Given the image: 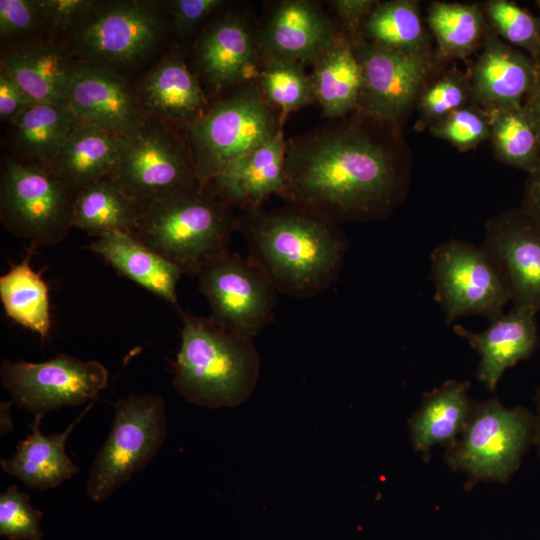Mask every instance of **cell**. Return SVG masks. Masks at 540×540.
I'll return each mask as SVG.
<instances>
[{"instance_id": "cell-1", "label": "cell", "mask_w": 540, "mask_h": 540, "mask_svg": "<svg viewBox=\"0 0 540 540\" xmlns=\"http://www.w3.org/2000/svg\"><path fill=\"white\" fill-rule=\"evenodd\" d=\"M393 126L357 109L286 139L280 198L336 225L385 217L405 189Z\"/></svg>"}, {"instance_id": "cell-2", "label": "cell", "mask_w": 540, "mask_h": 540, "mask_svg": "<svg viewBox=\"0 0 540 540\" xmlns=\"http://www.w3.org/2000/svg\"><path fill=\"white\" fill-rule=\"evenodd\" d=\"M236 230L247 241L248 258L278 292L310 298L336 279L346 241L336 224L288 204L237 216Z\"/></svg>"}, {"instance_id": "cell-3", "label": "cell", "mask_w": 540, "mask_h": 540, "mask_svg": "<svg viewBox=\"0 0 540 540\" xmlns=\"http://www.w3.org/2000/svg\"><path fill=\"white\" fill-rule=\"evenodd\" d=\"M182 320L181 343L172 384L186 401L207 407H235L253 393L260 357L253 339L234 333L209 317L176 309Z\"/></svg>"}, {"instance_id": "cell-4", "label": "cell", "mask_w": 540, "mask_h": 540, "mask_svg": "<svg viewBox=\"0 0 540 540\" xmlns=\"http://www.w3.org/2000/svg\"><path fill=\"white\" fill-rule=\"evenodd\" d=\"M236 224L234 208L199 183L142 205L132 235L183 275L197 277L228 251Z\"/></svg>"}, {"instance_id": "cell-5", "label": "cell", "mask_w": 540, "mask_h": 540, "mask_svg": "<svg viewBox=\"0 0 540 540\" xmlns=\"http://www.w3.org/2000/svg\"><path fill=\"white\" fill-rule=\"evenodd\" d=\"M279 113L255 81L230 90L186 128L197 177L205 185L231 163L283 131Z\"/></svg>"}, {"instance_id": "cell-6", "label": "cell", "mask_w": 540, "mask_h": 540, "mask_svg": "<svg viewBox=\"0 0 540 540\" xmlns=\"http://www.w3.org/2000/svg\"><path fill=\"white\" fill-rule=\"evenodd\" d=\"M77 189L48 168L5 157L0 174V219L14 236L31 246L62 242L72 226Z\"/></svg>"}, {"instance_id": "cell-7", "label": "cell", "mask_w": 540, "mask_h": 540, "mask_svg": "<svg viewBox=\"0 0 540 540\" xmlns=\"http://www.w3.org/2000/svg\"><path fill=\"white\" fill-rule=\"evenodd\" d=\"M534 415L526 408L505 407L497 398L472 406L469 419L445 459L454 471L480 481L504 483L519 468L533 441Z\"/></svg>"}, {"instance_id": "cell-8", "label": "cell", "mask_w": 540, "mask_h": 540, "mask_svg": "<svg viewBox=\"0 0 540 540\" xmlns=\"http://www.w3.org/2000/svg\"><path fill=\"white\" fill-rule=\"evenodd\" d=\"M107 439L89 469L85 491L93 501L110 497L155 457L167 436L165 401L159 395H135L114 404Z\"/></svg>"}, {"instance_id": "cell-9", "label": "cell", "mask_w": 540, "mask_h": 540, "mask_svg": "<svg viewBox=\"0 0 540 540\" xmlns=\"http://www.w3.org/2000/svg\"><path fill=\"white\" fill-rule=\"evenodd\" d=\"M110 176L141 206L201 183L187 139L164 121L147 120L136 135L124 138Z\"/></svg>"}, {"instance_id": "cell-10", "label": "cell", "mask_w": 540, "mask_h": 540, "mask_svg": "<svg viewBox=\"0 0 540 540\" xmlns=\"http://www.w3.org/2000/svg\"><path fill=\"white\" fill-rule=\"evenodd\" d=\"M435 298L451 323L466 315L494 321L510 301L505 281L482 246L450 239L431 253Z\"/></svg>"}, {"instance_id": "cell-11", "label": "cell", "mask_w": 540, "mask_h": 540, "mask_svg": "<svg viewBox=\"0 0 540 540\" xmlns=\"http://www.w3.org/2000/svg\"><path fill=\"white\" fill-rule=\"evenodd\" d=\"M0 375L11 401L33 416L85 404L106 387L109 377L102 363L66 354L36 363L2 361Z\"/></svg>"}, {"instance_id": "cell-12", "label": "cell", "mask_w": 540, "mask_h": 540, "mask_svg": "<svg viewBox=\"0 0 540 540\" xmlns=\"http://www.w3.org/2000/svg\"><path fill=\"white\" fill-rule=\"evenodd\" d=\"M197 278L218 325L253 339L273 321L277 290L249 258L227 251Z\"/></svg>"}, {"instance_id": "cell-13", "label": "cell", "mask_w": 540, "mask_h": 540, "mask_svg": "<svg viewBox=\"0 0 540 540\" xmlns=\"http://www.w3.org/2000/svg\"><path fill=\"white\" fill-rule=\"evenodd\" d=\"M354 51L361 67L358 110L395 125L418 97L433 67L432 53L387 49L357 40Z\"/></svg>"}, {"instance_id": "cell-14", "label": "cell", "mask_w": 540, "mask_h": 540, "mask_svg": "<svg viewBox=\"0 0 540 540\" xmlns=\"http://www.w3.org/2000/svg\"><path fill=\"white\" fill-rule=\"evenodd\" d=\"M197 77L215 95L254 81L261 65L258 20L232 9L210 24L195 46Z\"/></svg>"}, {"instance_id": "cell-15", "label": "cell", "mask_w": 540, "mask_h": 540, "mask_svg": "<svg viewBox=\"0 0 540 540\" xmlns=\"http://www.w3.org/2000/svg\"><path fill=\"white\" fill-rule=\"evenodd\" d=\"M482 247L507 286L513 305L540 310V223L517 208L486 223Z\"/></svg>"}, {"instance_id": "cell-16", "label": "cell", "mask_w": 540, "mask_h": 540, "mask_svg": "<svg viewBox=\"0 0 540 540\" xmlns=\"http://www.w3.org/2000/svg\"><path fill=\"white\" fill-rule=\"evenodd\" d=\"M340 32L317 1H275L258 21L261 59L312 65Z\"/></svg>"}, {"instance_id": "cell-17", "label": "cell", "mask_w": 540, "mask_h": 540, "mask_svg": "<svg viewBox=\"0 0 540 540\" xmlns=\"http://www.w3.org/2000/svg\"><path fill=\"white\" fill-rule=\"evenodd\" d=\"M67 105L78 122L102 127L123 138L136 135L148 118L124 80L100 66L77 63Z\"/></svg>"}, {"instance_id": "cell-18", "label": "cell", "mask_w": 540, "mask_h": 540, "mask_svg": "<svg viewBox=\"0 0 540 540\" xmlns=\"http://www.w3.org/2000/svg\"><path fill=\"white\" fill-rule=\"evenodd\" d=\"M161 21L147 5L121 2L93 12L79 26L80 46L99 61L127 63L152 49Z\"/></svg>"}, {"instance_id": "cell-19", "label": "cell", "mask_w": 540, "mask_h": 540, "mask_svg": "<svg viewBox=\"0 0 540 540\" xmlns=\"http://www.w3.org/2000/svg\"><path fill=\"white\" fill-rule=\"evenodd\" d=\"M482 47L468 76L472 102L488 112L524 104L539 76L535 60L489 26Z\"/></svg>"}, {"instance_id": "cell-20", "label": "cell", "mask_w": 540, "mask_h": 540, "mask_svg": "<svg viewBox=\"0 0 540 540\" xmlns=\"http://www.w3.org/2000/svg\"><path fill=\"white\" fill-rule=\"evenodd\" d=\"M536 314L531 307L513 305L480 333L454 326V332L479 354L477 378L488 390L494 391L508 368L535 352L539 343Z\"/></svg>"}, {"instance_id": "cell-21", "label": "cell", "mask_w": 540, "mask_h": 540, "mask_svg": "<svg viewBox=\"0 0 540 540\" xmlns=\"http://www.w3.org/2000/svg\"><path fill=\"white\" fill-rule=\"evenodd\" d=\"M286 139L281 131L269 142L240 157L205 184L241 213L262 208L272 195L284 190Z\"/></svg>"}, {"instance_id": "cell-22", "label": "cell", "mask_w": 540, "mask_h": 540, "mask_svg": "<svg viewBox=\"0 0 540 540\" xmlns=\"http://www.w3.org/2000/svg\"><path fill=\"white\" fill-rule=\"evenodd\" d=\"M76 65L63 46L49 41L11 46L1 58V69L32 102L67 104Z\"/></svg>"}, {"instance_id": "cell-23", "label": "cell", "mask_w": 540, "mask_h": 540, "mask_svg": "<svg viewBox=\"0 0 540 540\" xmlns=\"http://www.w3.org/2000/svg\"><path fill=\"white\" fill-rule=\"evenodd\" d=\"M89 405L63 432L43 435L40 431L42 415H35L29 425L31 433L16 446L8 459H1L4 472L18 478L26 487L36 490L55 488L79 472L66 453L65 444L80 419L90 409Z\"/></svg>"}, {"instance_id": "cell-24", "label": "cell", "mask_w": 540, "mask_h": 540, "mask_svg": "<svg viewBox=\"0 0 540 540\" xmlns=\"http://www.w3.org/2000/svg\"><path fill=\"white\" fill-rule=\"evenodd\" d=\"M141 95L147 110L185 128L210 106L199 78L181 53L168 55L147 75Z\"/></svg>"}, {"instance_id": "cell-25", "label": "cell", "mask_w": 540, "mask_h": 540, "mask_svg": "<svg viewBox=\"0 0 540 540\" xmlns=\"http://www.w3.org/2000/svg\"><path fill=\"white\" fill-rule=\"evenodd\" d=\"M88 249L123 276L179 307L176 287L182 271L134 235L111 233L93 240Z\"/></svg>"}, {"instance_id": "cell-26", "label": "cell", "mask_w": 540, "mask_h": 540, "mask_svg": "<svg viewBox=\"0 0 540 540\" xmlns=\"http://www.w3.org/2000/svg\"><path fill=\"white\" fill-rule=\"evenodd\" d=\"M311 66L309 75L323 118L333 120L357 110L361 67L353 42L344 33L340 32Z\"/></svg>"}, {"instance_id": "cell-27", "label": "cell", "mask_w": 540, "mask_h": 540, "mask_svg": "<svg viewBox=\"0 0 540 540\" xmlns=\"http://www.w3.org/2000/svg\"><path fill=\"white\" fill-rule=\"evenodd\" d=\"M468 381L448 380L424 394L420 407L408 421L413 447L423 457L441 444L451 446L463 431L472 406Z\"/></svg>"}, {"instance_id": "cell-28", "label": "cell", "mask_w": 540, "mask_h": 540, "mask_svg": "<svg viewBox=\"0 0 540 540\" xmlns=\"http://www.w3.org/2000/svg\"><path fill=\"white\" fill-rule=\"evenodd\" d=\"M123 140L102 127L78 122L48 169L78 190L112 173Z\"/></svg>"}, {"instance_id": "cell-29", "label": "cell", "mask_w": 540, "mask_h": 540, "mask_svg": "<svg viewBox=\"0 0 540 540\" xmlns=\"http://www.w3.org/2000/svg\"><path fill=\"white\" fill-rule=\"evenodd\" d=\"M10 123L17 157L48 168L78 121L67 104L34 102Z\"/></svg>"}, {"instance_id": "cell-30", "label": "cell", "mask_w": 540, "mask_h": 540, "mask_svg": "<svg viewBox=\"0 0 540 540\" xmlns=\"http://www.w3.org/2000/svg\"><path fill=\"white\" fill-rule=\"evenodd\" d=\"M141 214V204L109 175L76 193L72 226L92 237L111 233L133 234Z\"/></svg>"}, {"instance_id": "cell-31", "label": "cell", "mask_w": 540, "mask_h": 540, "mask_svg": "<svg viewBox=\"0 0 540 540\" xmlns=\"http://www.w3.org/2000/svg\"><path fill=\"white\" fill-rule=\"evenodd\" d=\"M35 249L30 245L24 259L0 277V299L7 317L46 340L51 331L49 291L31 266Z\"/></svg>"}, {"instance_id": "cell-32", "label": "cell", "mask_w": 540, "mask_h": 540, "mask_svg": "<svg viewBox=\"0 0 540 540\" xmlns=\"http://www.w3.org/2000/svg\"><path fill=\"white\" fill-rule=\"evenodd\" d=\"M359 39L391 50L432 53L418 2L411 0L378 1L363 21Z\"/></svg>"}, {"instance_id": "cell-33", "label": "cell", "mask_w": 540, "mask_h": 540, "mask_svg": "<svg viewBox=\"0 0 540 540\" xmlns=\"http://www.w3.org/2000/svg\"><path fill=\"white\" fill-rule=\"evenodd\" d=\"M427 21L440 54L465 58L483 44L487 21L482 9L473 4L434 2Z\"/></svg>"}, {"instance_id": "cell-34", "label": "cell", "mask_w": 540, "mask_h": 540, "mask_svg": "<svg viewBox=\"0 0 540 540\" xmlns=\"http://www.w3.org/2000/svg\"><path fill=\"white\" fill-rule=\"evenodd\" d=\"M491 118L492 143L496 157L528 174L540 167V140L524 104L495 109Z\"/></svg>"}, {"instance_id": "cell-35", "label": "cell", "mask_w": 540, "mask_h": 540, "mask_svg": "<svg viewBox=\"0 0 540 540\" xmlns=\"http://www.w3.org/2000/svg\"><path fill=\"white\" fill-rule=\"evenodd\" d=\"M304 67L299 63L261 59L254 81L279 113L283 125L291 112L316 103L313 84Z\"/></svg>"}, {"instance_id": "cell-36", "label": "cell", "mask_w": 540, "mask_h": 540, "mask_svg": "<svg viewBox=\"0 0 540 540\" xmlns=\"http://www.w3.org/2000/svg\"><path fill=\"white\" fill-rule=\"evenodd\" d=\"M482 11L489 27L509 45L535 59L540 47V19L513 1L490 0Z\"/></svg>"}, {"instance_id": "cell-37", "label": "cell", "mask_w": 540, "mask_h": 540, "mask_svg": "<svg viewBox=\"0 0 540 540\" xmlns=\"http://www.w3.org/2000/svg\"><path fill=\"white\" fill-rule=\"evenodd\" d=\"M471 89L468 76L450 71L428 85L419 98L421 127H432L455 111L469 105Z\"/></svg>"}, {"instance_id": "cell-38", "label": "cell", "mask_w": 540, "mask_h": 540, "mask_svg": "<svg viewBox=\"0 0 540 540\" xmlns=\"http://www.w3.org/2000/svg\"><path fill=\"white\" fill-rule=\"evenodd\" d=\"M429 129L433 136L468 150L490 140L491 118L488 111L469 104Z\"/></svg>"}, {"instance_id": "cell-39", "label": "cell", "mask_w": 540, "mask_h": 540, "mask_svg": "<svg viewBox=\"0 0 540 540\" xmlns=\"http://www.w3.org/2000/svg\"><path fill=\"white\" fill-rule=\"evenodd\" d=\"M42 513L30 503L29 496L16 485L0 494V535L9 540H41Z\"/></svg>"}, {"instance_id": "cell-40", "label": "cell", "mask_w": 540, "mask_h": 540, "mask_svg": "<svg viewBox=\"0 0 540 540\" xmlns=\"http://www.w3.org/2000/svg\"><path fill=\"white\" fill-rule=\"evenodd\" d=\"M44 26L39 0H1L0 35L4 41L28 42L29 36Z\"/></svg>"}, {"instance_id": "cell-41", "label": "cell", "mask_w": 540, "mask_h": 540, "mask_svg": "<svg viewBox=\"0 0 540 540\" xmlns=\"http://www.w3.org/2000/svg\"><path fill=\"white\" fill-rule=\"evenodd\" d=\"M44 26L54 30H67L93 12L96 4L89 0H39Z\"/></svg>"}, {"instance_id": "cell-42", "label": "cell", "mask_w": 540, "mask_h": 540, "mask_svg": "<svg viewBox=\"0 0 540 540\" xmlns=\"http://www.w3.org/2000/svg\"><path fill=\"white\" fill-rule=\"evenodd\" d=\"M377 2L376 0H332L327 2L328 13L338 29L355 42L363 21Z\"/></svg>"}, {"instance_id": "cell-43", "label": "cell", "mask_w": 540, "mask_h": 540, "mask_svg": "<svg viewBox=\"0 0 540 540\" xmlns=\"http://www.w3.org/2000/svg\"><path fill=\"white\" fill-rule=\"evenodd\" d=\"M224 3L222 0L171 1L169 6L173 26L180 35H187Z\"/></svg>"}, {"instance_id": "cell-44", "label": "cell", "mask_w": 540, "mask_h": 540, "mask_svg": "<svg viewBox=\"0 0 540 540\" xmlns=\"http://www.w3.org/2000/svg\"><path fill=\"white\" fill-rule=\"evenodd\" d=\"M27 95L4 70L0 69V118L11 122L27 106L32 104Z\"/></svg>"}, {"instance_id": "cell-45", "label": "cell", "mask_w": 540, "mask_h": 540, "mask_svg": "<svg viewBox=\"0 0 540 540\" xmlns=\"http://www.w3.org/2000/svg\"><path fill=\"white\" fill-rule=\"evenodd\" d=\"M520 208L540 223V167L528 176Z\"/></svg>"}, {"instance_id": "cell-46", "label": "cell", "mask_w": 540, "mask_h": 540, "mask_svg": "<svg viewBox=\"0 0 540 540\" xmlns=\"http://www.w3.org/2000/svg\"><path fill=\"white\" fill-rule=\"evenodd\" d=\"M524 106L529 112L540 140V72L536 84L524 102Z\"/></svg>"}, {"instance_id": "cell-47", "label": "cell", "mask_w": 540, "mask_h": 540, "mask_svg": "<svg viewBox=\"0 0 540 540\" xmlns=\"http://www.w3.org/2000/svg\"><path fill=\"white\" fill-rule=\"evenodd\" d=\"M12 401H1L0 403V433L1 436L13 430L14 422L12 418Z\"/></svg>"}, {"instance_id": "cell-48", "label": "cell", "mask_w": 540, "mask_h": 540, "mask_svg": "<svg viewBox=\"0 0 540 540\" xmlns=\"http://www.w3.org/2000/svg\"><path fill=\"white\" fill-rule=\"evenodd\" d=\"M534 401L536 405V414L534 415L532 443L536 446L538 455L540 456V388L536 391Z\"/></svg>"}, {"instance_id": "cell-49", "label": "cell", "mask_w": 540, "mask_h": 540, "mask_svg": "<svg viewBox=\"0 0 540 540\" xmlns=\"http://www.w3.org/2000/svg\"><path fill=\"white\" fill-rule=\"evenodd\" d=\"M534 60H535V62L537 63L538 68L540 69V47H539L538 53H537V55H536V57H535Z\"/></svg>"}, {"instance_id": "cell-50", "label": "cell", "mask_w": 540, "mask_h": 540, "mask_svg": "<svg viewBox=\"0 0 540 540\" xmlns=\"http://www.w3.org/2000/svg\"><path fill=\"white\" fill-rule=\"evenodd\" d=\"M535 4H536V6L540 9V0H537V1L535 2Z\"/></svg>"}]
</instances>
